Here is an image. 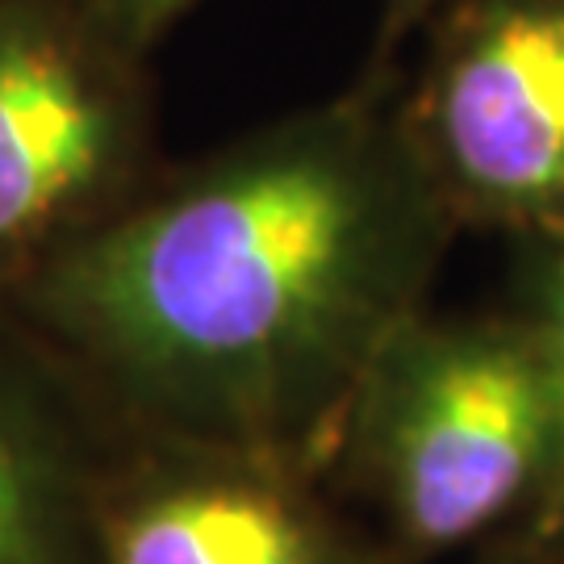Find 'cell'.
<instances>
[{"label": "cell", "instance_id": "6da1fadb", "mask_svg": "<svg viewBox=\"0 0 564 564\" xmlns=\"http://www.w3.org/2000/svg\"><path fill=\"white\" fill-rule=\"evenodd\" d=\"M452 235L389 63L147 181L9 297L163 440L314 468Z\"/></svg>", "mask_w": 564, "mask_h": 564}, {"label": "cell", "instance_id": "7a4b0ae2", "mask_svg": "<svg viewBox=\"0 0 564 564\" xmlns=\"http://www.w3.org/2000/svg\"><path fill=\"white\" fill-rule=\"evenodd\" d=\"M335 452L398 556L519 531L556 456V402L531 323L414 314L360 377Z\"/></svg>", "mask_w": 564, "mask_h": 564}, {"label": "cell", "instance_id": "3957f363", "mask_svg": "<svg viewBox=\"0 0 564 564\" xmlns=\"http://www.w3.org/2000/svg\"><path fill=\"white\" fill-rule=\"evenodd\" d=\"M142 55L84 0H0V293L147 181Z\"/></svg>", "mask_w": 564, "mask_h": 564}, {"label": "cell", "instance_id": "277c9868", "mask_svg": "<svg viewBox=\"0 0 564 564\" xmlns=\"http://www.w3.org/2000/svg\"><path fill=\"white\" fill-rule=\"evenodd\" d=\"M402 121L456 226L564 239V0H447Z\"/></svg>", "mask_w": 564, "mask_h": 564}, {"label": "cell", "instance_id": "5b68a950", "mask_svg": "<svg viewBox=\"0 0 564 564\" xmlns=\"http://www.w3.org/2000/svg\"><path fill=\"white\" fill-rule=\"evenodd\" d=\"M93 564H377L281 456L167 440L101 481Z\"/></svg>", "mask_w": 564, "mask_h": 564}, {"label": "cell", "instance_id": "8992f818", "mask_svg": "<svg viewBox=\"0 0 564 564\" xmlns=\"http://www.w3.org/2000/svg\"><path fill=\"white\" fill-rule=\"evenodd\" d=\"M97 494L55 410L0 364V564H93Z\"/></svg>", "mask_w": 564, "mask_h": 564}, {"label": "cell", "instance_id": "52a82bcc", "mask_svg": "<svg viewBox=\"0 0 564 564\" xmlns=\"http://www.w3.org/2000/svg\"><path fill=\"white\" fill-rule=\"evenodd\" d=\"M523 318L544 351L552 402H556V456L535 510L510 540L506 564H564V239L544 242V260L531 284Z\"/></svg>", "mask_w": 564, "mask_h": 564}, {"label": "cell", "instance_id": "ba28073f", "mask_svg": "<svg viewBox=\"0 0 564 564\" xmlns=\"http://www.w3.org/2000/svg\"><path fill=\"white\" fill-rule=\"evenodd\" d=\"M97 18L118 34L134 55H151V46L197 4V0H84Z\"/></svg>", "mask_w": 564, "mask_h": 564}, {"label": "cell", "instance_id": "9c48e42d", "mask_svg": "<svg viewBox=\"0 0 564 564\" xmlns=\"http://www.w3.org/2000/svg\"><path fill=\"white\" fill-rule=\"evenodd\" d=\"M447 0H381L377 9V42H372V63L368 67H389L398 46L410 34H419L435 9H444Z\"/></svg>", "mask_w": 564, "mask_h": 564}]
</instances>
